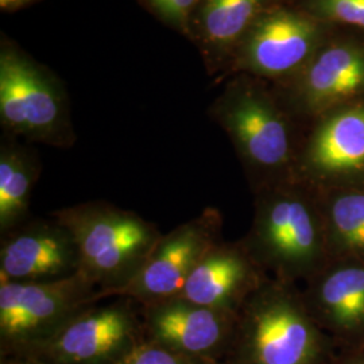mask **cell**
<instances>
[{"label": "cell", "instance_id": "cell-12", "mask_svg": "<svg viewBox=\"0 0 364 364\" xmlns=\"http://www.w3.org/2000/svg\"><path fill=\"white\" fill-rule=\"evenodd\" d=\"M151 341L183 356L213 353L234 338L237 313L173 297L141 306Z\"/></svg>", "mask_w": 364, "mask_h": 364}, {"label": "cell", "instance_id": "cell-6", "mask_svg": "<svg viewBox=\"0 0 364 364\" xmlns=\"http://www.w3.org/2000/svg\"><path fill=\"white\" fill-rule=\"evenodd\" d=\"M221 232L223 216L209 207L162 234L141 270L112 297L130 299L141 306L177 297L197 263L223 239Z\"/></svg>", "mask_w": 364, "mask_h": 364}, {"label": "cell", "instance_id": "cell-3", "mask_svg": "<svg viewBox=\"0 0 364 364\" xmlns=\"http://www.w3.org/2000/svg\"><path fill=\"white\" fill-rule=\"evenodd\" d=\"M236 364H321L329 340L301 290L269 278L237 313Z\"/></svg>", "mask_w": 364, "mask_h": 364}, {"label": "cell", "instance_id": "cell-11", "mask_svg": "<svg viewBox=\"0 0 364 364\" xmlns=\"http://www.w3.org/2000/svg\"><path fill=\"white\" fill-rule=\"evenodd\" d=\"M269 278L242 239H221L197 263L178 297L216 311L239 313Z\"/></svg>", "mask_w": 364, "mask_h": 364}, {"label": "cell", "instance_id": "cell-14", "mask_svg": "<svg viewBox=\"0 0 364 364\" xmlns=\"http://www.w3.org/2000/svg\"><path fill=\"white\" fill-rule=\"evenodd\" d=\"M364 95V50L351 43L328 46L318 53L299 84L297 108L320 117Z\"/></svg>", "mask_w": 364, "mask_h": 364}, {"label": "cell", "instance_id": "cell-20", "mask_svg": "<svg viewBox=\"0 0 364 364\" xmlns=\"http://www.w3.org/2000/svg\"><path fill=\"white\" fill-rule=\"evenodd\" d=\"M185 358L186 356L181 353L151 341L149 344L135 346L123 364H188Z\"/></svg>", "mask_w": 364, "mask_h": 364}, {"label": "cell", "instance_id": "cell-8", "mask_svg": "<svg viewBox=\"0 0 364 364\" xmlns=\"http://www.w3.org/2000/svg\"><path fill=\"white\" fill-rule=\"evenodd\" d=\"M100 302L80 309L42 341L57 362L99 363L130 348L138 328L135 305L139 304L124 297Z\"/></svg>", "mask_w": 364, "mask_h": 364}, {"label": "cell", "instance_id": "cell-5", "mask_svg": "<svg viewBox=\"0 0 364 364\" xmlns=\"http://www.w3.org/2000/svg\"><path fill=\"white\" fill-rule=\"evenodd\" d=\"M81 273L43 282L0 284V333L9 343L43 341L80 309L100 302Z\"/></svg>", "mask_w": 364, "mask_h": 364}, {"label": "cell", "instance_id": "cell-16", "mask_svg": "<svg viewBox=\"0 0 364 364\" xmlns=\"http://www.w3.org/2000/svg\"><path fill=\"white\" fill-rule=\"evenodd\" d=\"M329 259L364 263V188L320 192Z\"/></svg>", "mask_w": 364, "mask_h": 364}, {"label": "cell", "instance_id": "cell-2", "mask_svg": "<svg viewBox=\"0 0 364 364\" xmlns=\"http://www.w3.org/2000/svg\"><path fill=\"white\" fill-rule=\"evenodd\" d=\"M52 216L73 235L78 273L99 287L102 301L130 282L162 236L154 223L107 201L57 209Z\"/></svg>", "mask_w": 364, "mask_h": 364}, {"label": "cell", "instance_id": "cell-19", "mask_svg": "<svg viewBox=\"0 0 364 364\" xmlns=\"http://www.w3.org/2000/svg\"><path fill=\"white\" fill-rule=\"evenodd\" d=\"M313 3L324 18L364 28V0H313Z\"/></svg>", "mask_w": 364, "mask_h": 364}, {"label": "cell", "instance_id": "cell-23", "mask_svg": "<svg viewBox=\"0 0 364 364\" xmlns=\"http://www.w3.org/2000/svg\"><path fill=\"white\" fill-rule=\"evenodd\" d=\"M22 1H25V0H0V4L3 9H9V7H14Z\"/></svg>", "mask_w": 364, "mask_h": 364}, {"label": "cell", "instance_id": "cell-9", "mask_svg": "<svg viewBox=\"0 0 364 364\" xmlns=\"http://www.w3.org/2000/svg\"><path fill=\"white\" fill-rule=\"evenodd\" d=\"M80 272L70 231L57 219H28L0 240V284L43 282Z\"/></svg>", "mask_w": 364, "mask_h": 364}, {"label": "cell", "instance_id": "cell-22", "mask_svg": "<svg viewBox=\"0 0 364 364\" xmlns=\"http://www.w3.org/2000/svg\"><path fill=\"white\" fill-rule=\"evenodd\" d=\"M338 364H364L363 353H352Z\"/></svg>", "mask_w": 364, "mask_h": 364}, {"label": "cell", "instance_id": "cell-13", "mask_svg": "<svg viewBox=\"0 0 364 364\" xmlns=\"http://www.w3.org/2000/svg\"><path fill=\"white\" fill-rule=\"evenodd\" d=\"M314 321L335 338L364 341V263L329 259L301 290Z\"/></svg>", "mask_w": 364, "mask_h": 364}, {"label": "cell", "instance_id": "cell-1", "mask_svg": "<svg viewBox=\"0 0 364 364\" xmlns=\"http://www.w3.org/2000/svg\"><path fill=\"white\" fill-rule=\"evenodd\" d=\"M242 242L274 279L296 285L329 260L320 192L299 178L254 193V213Z\"/></svg>", "mask_w": 364, "mask_h": 364}, {"label": "cell", "instance_id": "cell-4", "mask_svg": "<svg viewBox=\"0 0 364 364\" xmlns=\"http://www.w3.org/2000/svg\"><path fill=\"white\" fill-rule=\"evenodd\" d=\"M242 158L252 192L296 178L299 156L285 115L262 93L242 91L225 99L218 109Z\"/></svg>", "mask_w": 364, "mask_h": 364}, {"label": "cell", "instance_id": "cell-10", "mask_svg": "<svg viewBox=\"0 0 364 364\" xmlns=\"http://www.w3.org/2000/svg\"><path fill=\"white\" fill-rule=\"evenodd\" d=\"M0 117L15 134L61 142L65 109L58 91L26 60L11 53L0 58Z\"/></svg>", "mask_w": 364, "mask_h": 364}, {"label": "cell", "instance_id": "cell-15", "mask_svg": "<svg viewBox=\"0 0 364 364\" xmlns=\"http://www.w3.org/2000/svg\"><path fill=\"white\" fill-rule=\"evenodd\" d=\"M318 39V27L302 15L277 13L266 16L248 39V65L262 75H285L312 54Z\"/></svg>", "mask_w": 364, "mask_h": 364}, {"label": "cell", "instance_id": "cell-7", "mask_svg": "<svg viewBox=\"0 0 364 364\" xmlns=\"http://www.w3.org/2000/svg\"><path fill=\"white\" fill-rule=\"evenodd\" d=\"M316 120L299 153L296 178L318 192L364 188V102Z\"/></svg>", "mask_w": 364, "mask_h": 364}, {"label": "cell", "instance_id": "cell-17", "mask_svg": "<svg viewBox=\"0 0 364 364\" xmlns=\"http://www.w3.org/2000/svg\"><path fill=\"white\" fill-rule=\"evenodd\" d=\"M38 170L33 159L15 146L0 151V234L30 219V201Z\"/></svg>", "mask_w": 364, "mask_h": 364}, {"label": "cell", "instance_id": "cell-21", "mask_svg": "<svg viewBox=\"0 0 364 364\" xmlns=\"http://www.w3.org/2000/svg\"><path fill=\"white\" fill-rule=\"evenodd\" d=\"M153 1L156 3L161 13L165 14L173 21L181 22L186 18V15L195 6L197 0H153Z\"/></svg>", "mask_w": 364, "mask_h": 364}, {"label": "cell", "instance_id": "cell-18", "mask_svg": "<svg viewBox=\"0 0 364 364\" xmlns=\"http://www.w3.org/2000/svg\"><path fill=\"white\" fill-rule=\"evenodd\" d=\"M263 0H208L203 21L209 38L219 43L234 41L243 33Z\"/></svg>", "mask_w": 364, "mask_h": 364}]
</instances>
